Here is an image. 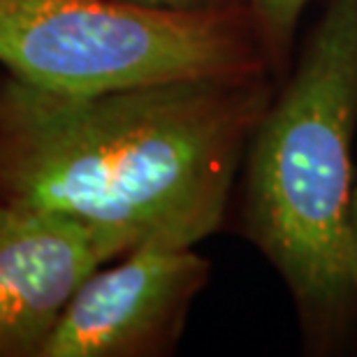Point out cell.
I'll return each mask as SVG.
<instances>
[{
	"label": "cell",
	"instance_id": "cell-6",
	"mask_svg": "<svg viewBox=\"0 0 357 357\" xmlns=\"http://www.w3.org/2000/svg\"><path fill=\"white\" fill-rule=\"evenodd\" d=\"M306 5L309 0H246L269 61L281 63L288 56Z\"/></svg>",
	"mask_w": 357,
	"mask_h": 357
},
{
	"label": "cell",
	"instance_id": "cell-4",
	"mask_svg": "<svg viewBox=\"0 0 357 357\" xmlns=\"http://www.w3.org/2000/svg\"><path fill=\"white\" fill-rule=\"evenodd\" d=\"M211 278L195 246L144 241L79 285L38 357H162L174 353L192 302Z\"/></svg>",
	"mask_w": 357,
	"mask_h": 357
},
{
	"label": "cell",
	"instance_id": "cell-3",
	"mask_svg": "<svg viewBox=\"0 0 357 357\" xmlns=\"http://www.w3.org/2000/svg\"><path fill=\"white\" fill-rule=\"evenodd\" d=\"M0 66L42 89L107 93L267 70L248 10L178 14L121 0H0Z\"/></svg>",
	"mask_w": 357,
	"mask_h": 357
},
{
	"label": "cell",
	"instance_id": "cell-8",
	"mask_svg": "<svg viewBox=\"0 0 357 357\" xmlns=\"http://www.w3.org/2000/svg\"><path fill=\"white\" fill-rule=\"evenodd\" d=\"M346 253H348V276H351L353 297L357 302V174L351 192V206H348V227H346Z\"/></svg>",
	"mask_w": 357,
	"mask_h": 357
},
{
	"label": "cell",
	"instance_id": "cell-5",
	"mask_svg": "<svg viewBox=\"0 0 357 357\" xmlns=\"http://www.w3.org/2000/svg\"><path fill=\"white\" fill-rule=\"evenodd\" d=\"M128 251L105 232L0 202V357H38L79 285Z\"/></svg>",
	"mask_w": 357,
	"mask_h": 357
},
{
	"label": "cell",
	"instance_id": "cell-7",
	"mask_svg": "<svg viewBox=\"0 0 357 357\" xmlns=\"http://www.w3.org/2000/svg\"><path fill=\"white\" fill-rule=\"evenodd\" d=\"M121 3L146 7V10L178 12V14H209V12L248 10L246 0H121Z\"/></svg>",
	"mask_w": 357,
	"mask_h": 357
},
{
	"label": "cell",
	"instance_id": "cell-1",
	"mask_svg": "<svg viewBox=\"0 0 357 357\" xmlns=\"http://www.w3.org/2000/svg\"><path fill=\"white\" fill-rule=\"evenodd\" d=\"M274 98L267 70L63 93L0 77V202L119 239L197 246L220 230Z\"/></svg>",
	"mask_w": 357,
	"mask_h": 357
},
{
	"label": "cell",
	"instance_id": "cell-2",
	"mask_svg": "<svg viewBox=\"0 0 357 357\" xmlns=\"http://www.w3.org/2000/svg\"><path fill=\"white\" fill-rule=\"evenodd\" d=\"M357 0H327L302 61L271 98L246 151V234L309 325L355 302L346 227L355 183Z\"/></svg>",
	"mask_w": 357,
	"mask_h": 357
}]
</instances>
